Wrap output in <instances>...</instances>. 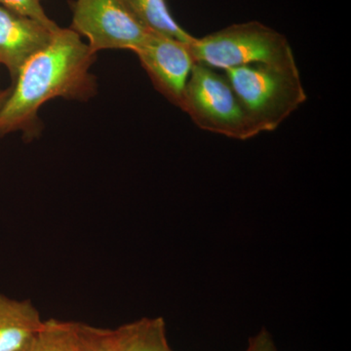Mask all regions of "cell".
<instances>
[{"instance_id": "cell-1", "label": "cell", "mask_w": 351, "mask_h": 351, "mask_svg": "<svg viewBox=\"0 0 351 351\" xmlns=\"http://www.w3.org/2000/svg\"><path fill=\"white\" fill-rule=\"evenodd\" d=\"M96 53L80 34L59 27L47 45L29 58L0 108V137L21 131L34 138L41 130L39 110L56 98L86 101L97 94L91 68Z\"/></svg>"}, {"instance_id": "cell-2", "label": "cell", "mask_w": 351, "mask_h": 351, "mask_svg": "<svg viewBox=\"0 0 351 351\" xmlns=\"http://www.w3.org/2000/svg\"><path fill=\"white\" fill-rule=\"evenodd\" d=\"M225 73L240 103L262 133L276 130L307 99L297 66L255 64Z\"/></svg>"}, {"instance_id": "cell-3", "label": "cell", "mask_w": 351, "mask_h": 351, "mask_svg": "<svg viewBox=\"0 0 351 351\" xmlns=\"http://www.w3.org/2000/svg\"><path fill=\"white\" fill-rule=\"evenodd\" d=\"M189 47L195 63L214 69L226 71L255 64L297 66L288 39L257 21L230 25L195 38Z\"/></svg>"}, {"instance_id": "cell-4", "label": "cell", "mask_w": 351, "mask_h": 351, "mask_svg": "<svg viewBox=\"0 0 351 351\" xmlns=\"http://www.w3.org/2000/svg\"><path fill=\"white\" fill-rule=\"evenodd\" d=\"M181 108L200 129L211 133L240 141L262 133L226 75L205 64L193 66Z\"/></svg>"}, {"instance_id": "cell-5", "label": "cell", "mask_w": 351, "mask_h": 351, "mask_svg": "<svg viewBox=\"0 0 351 351\" xmlns=\"http://www.w3.org/2000/svg\"><path fill=\"white\" fill-rule=\"evenodd\" d=\"M71 29L87 39L94 53L122 49L135 52L151 32L132 13L125 0H75Z\"/></svg>"}, {"instance_id": "cell-6", "label": "cell", "mask_w": 351, "mask_h": 351, "mask_svg": "<svg viewBox=\"0 0 351 351\" xmlns=\"http://www.w3.org/2000/svg\"><path fill=\"white\" fill-rule=\"evenodd\" d=\"M189 45L151 32L147 41L134 52L157 91L180 108L195 64Z\"/></svg>"}, {"instance_id": "cell-7", "label": "cell", "mask_w": 351, "mask_h": 351, "mask_svg": "<svg viewBox=\"0 0 351 351\" xmlns=\"http://www.w3.org/2000/svg\"><path fill=\"white\" fill-rule=\"evenodd\" d=\"M56 29L0 5V64L8 69L13 82L25 62L47 45Z\"/></svg>"}, {"instance_id": "cell-8", "label": "cell", "mask_w": 351, "mask_h": 351, "mask_svg": "<svg viewBox=\"0 0 351 351\" xmlns=\"http://www.w3.org/2000/svg\"><path fill=\"white\" fill-rule=\"evenodd\" d=\"M43 319L29 300L11 299L0 293V351H22Z\"/></svg>"}, {"instance_id": "cell-9", "label": "cell", "mask_w": 351, "mask_h": 351, "mask_svg": "<svg viewBox=\"0 0 351 351\" xmlns=\"http://www.w3.org/2000/svg\"><path fill=\"white\" fill-rule=\"evenodd\" d=\"M108 351H173L162 317L142 318L108 329Z\"/></svg>"}, {"instance_id": "cell-10", "label": "cell", "mask_w": 351, "mask_h": 351, "mask_svg": "<svg viewBox=\"0 0 351 351\" xmlns=\"http://www.w3.org/2000/svg\"><path fill=\"white\" fill-rule=\"evenodd\" d=\"M125 2L147 31L182 43L191 44L195 41L196 38L176 22L165 0H125Z\"/></svg>"}, {"instance_id": "cell-11", "label": "cell", "mask_w": 351, "mask_h": 351, "mask_svg": "<svg viewBox=\"0 0 351 351\" xmlns=\"http://www.w3.org/2000/svg\"><path fill=\"white\" fill-rule=\"evenodd\" d=\"M22 351H80V322L43 320Z\"/></svg>"}, {"instance_id": "cell-12", "label": "cell", "mask_w": 351, "mask_h": 351, "mask_svg": "<svg viewBox=\"0 0 351 351\" xmlns=\"http://www.w3.org/2000/svg\"><path fill=\"white\" fill-rule=\"evenodd\" d=\"M0 5L13 12L38 21L49 29H56L59 25L48 17L41 5V0H0Z\"/></svg>"}, {"instance_id": "cell-13", "label": "cell", "mask_w": 351, "mask_h": 351, "mask_svg": "<svg viewBox=\"0 0 351 351\" xmlns=\"http://www.w3.org/2000/svg\"><path fill=\"white\" fill-rule=\"evenodd\" d=\"M108 329L80 323V351H108Z\"/></svg>"}, {"instance_id": "cell-14", "label": "cell", "mask_w": 351, "mask_h": 351, "mask_svg": "<svg viewBox=\"0 0 351 351\" xmlns=\"http://www.w3.org/2000/svg\"><path fill=\"white\" fill-rule=\"evenodd\" d=\"M245 351H278L270 332L263 328L256 336L249 339L248 348Z\"/></svg>"}, {"instance_id": "cell-15", "label": "cell", "mask_w": 351, "mask_h": 351, "mask_svg": "<svg viewBox=\"0 0 351 351\" xmlns=\"http://www.w3.org/2000/svg\"><path fill=\"white\" fill-rule=\"evenodd\" d=\"M9 93H10V88L3 90V91L0 93V108L3 106L4 101H6L7 97L9 96Z\"/></svg>"}, {"instance_id": "cell-16", "label": "cell", "mask_w": 351, "mask_h": 351, "mask_svg": "<svg viewBox=\"0 0 351 351\" xmlns=\"http://www.w3.org/2000/svg\"><path fill=\"white\" fill-rule=\"evenodd\" d=\"M2 91H3V90L0 89V93H1Z\"/></svg>"}]
</instances>
